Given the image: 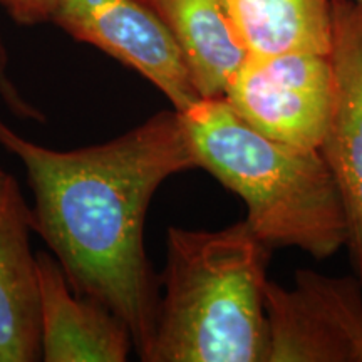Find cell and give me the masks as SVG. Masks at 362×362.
Wrapping results in <instances>:
<instances>
[{"label":"cell","mask_w":362,"mask_h":362,"mask_svg":"<svg viewBox=\"0 0 362 362\" xmlns=\"http://www.w3.org/2000/svg\"><path fill=\"white\" fill-rule=\"evenodd\" d=\"M0 144L25 168L34 232L76 292L124 320L141 357L160 298L144 245L149 205L166 180L198 168L181 115L160 111L111 141L71 151L30 141L0 119Z\"/></svg>","instance_id":"cell-1"},{"label":"cell","mask_w":362,"mask_h":362,"mask_svg":"<svg viewBox=\"0 0 362 362\" xmlns=\"http://www.w3.org/2000/svg\"><path fill=\"white\" fill-rule=\"evenodd\" d=\"M40 356L45 362H124L129 327L115 312L76 292L54 257L37 253Z\"/></svg>","instance_id":"cell-8"},{"label":"cell","mask_w":362,"mask_h":362,"mask_svg":"<svg viewBox=\"0 0 362 362\" xmlns=\"http://www.w3.org/2000/svg\"><path fill=\"white\" fill-rule=\"evenodd\" d=\"M330 61L336 94L320 153L327 161L346 214L354 274L362 280V7L352 0H330Z\"/></svg>","instance_id":"cell-7"},{"label":"cell","mask_w":362,"mask_h":362,"mask_svg":"<svg viewBox=\"0 0 362 362\" xmlns=\"http://www.w3.org/2000/svg\"><path fill=\"white\" fill-rule=\"evenodd\" d=\"M180 115L198 168L245 203L247 223L265 245L317 260L346 248L341 193L320 149L262 134L225 98L200 99Z\"/></svg>","instance_id":"cell-3"},{"label":"cell","mask_w":362,"mask_h":362,"mask_svg":"<svg viewBox=\"0 0 362 362\" xmlns=\"http://www.w3.org/2000/svg\"><path fill=\"white\" fill-rule=\"evenodd\" d=\"M7 176H8V175L6 173V171H4V170H0V185H2L4 181H6Z\"/></svg>","instance_id":"cell-14"},{"label":"cell","mask_w":362,"mask_h":362,"mask_svg":"<svg viewBox=\"0 0 362 362\" xmlns=\"http://www.w3.org/2000/svg\"><path fill=\"white\" fill-rule=\"evenodd\" d=\"M267 362H362V280L312 269L291 287L269 280Z\"/></svg>","instance_id":"cell-5"},{"label":"cell","mask_w":362,"mask_h":362,"mask_svg":"<svg viewBox=\"0 0 362 362\" xmlns=\"http://www.w3.org/2000/svg\"><path fill=\"white\" fill-rule=\"evenodd\" d=\"M336 74L329 54L252 56L225 99L252 128L293 146L320 149L332 117Z\"/></svg>","instance_id":"cell-4"},{"label":"cell","mask_w":362,"mask_h":362,"mask_svg":"<svg viewBox=\"0 0 362 362\" xmlns=\"http://www.w3.org/2000/svg\"><path fill=\"white\" fill-rule=\"evenodd\" d=\"M272 248L247 220L170 226L155 329L144 362H267L265 288Z\"/></svg>","instance_id":"cell-2"},{"label":"cell","mask_w":362,"mask_h":362,"mask_svg":"<svg viewBox=\"0 0 362 362\" xmlns=\"http://www.w3.org/2000/svg\"><path fill=\"white\" fill-rule=\"evenodd\" d=\"M178 44L202 99L223 98L248 51L221 0H141Z\"/></svg>","instance_id":"cell-10"},{"label":"cell","mask_w":362,"mask_h":362,"mask_svg":"<svg viewBox=\"0 0 362 362\" xmlns=\"http://www.w3.org/2000/svg\"><path fill=\"white\" fill-rule=\"evenodd\" d=\"M57 0H0L8 16L17 24L35 25L51 21Z\"/></svg>","instance_id":"cell-13"},{"label":"cell","mask_w":362,"mask_h":362,"mask_svg":"<svg viewBox=\"0 0 362 362\" xmlns=\"http://www.w3.org/2000/svg\"><path fill=\"white\" fill-rule=\"evenodd\" d=\"M352 2H356V4H359V6L362 7V0H352Z\"/></svg>","instance_id":"cell-15"},{"label":"cell","mask_w":362,"mask_h":362,"mask_svg":"<svg viewBox=\"0 0 362 362\" xmlns=\"http://www.w3.org/2000/svg\"><path fill=\"white\" fill-rule=\"evenodd\" d=\"M51 22L141 74L178 112L202 99L173 35L141 0H57Z\"/></svg>","instance_id":"cell-6"},{"label":"cell","mask_w":362,"mask_h":362,"mask_svg":"<svg viewBox=\"0 0 362 362\" xmlns=\"http://www.w3.org/2000/svg\"><path fill=\"white\" fill-rule=\"evenodd\" d=\"M0 98L21 117H33V119H42L40 112L35 110L33 104H29L21 96L19 90L11 79H8V54L2 34H0Z\"/></svg>","instance_id":"cell-12"},{"label":"cell","mask_w":362,"mask_h":362,"mask_svg":"<svg viewBox=\"0 0 362 362\" xmlns=\"http://www.w3.org/2000/svg\"><path fill=\"white\" fill-rule=\"evenodd\" d=\"M252 56L330 52V0H221Z\"/></svg>","instance_id":"cell-11"},{"label":"cell","mask_w":362,"mask_h":362,"mask_svg":"<svg viewBox=\"0 0 362 362\" xmlns=\"http://www.w3.org/2000/svg\"><path fill=\"white\" fill-rule=\"evenodd\" d=\"M33 232V211L17 180L8 175L0 185V362L42 361Z\"/></svg>","instance_id":"cell-9"}]
</instances>
